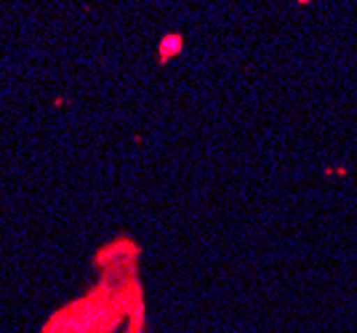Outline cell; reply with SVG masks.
<instances>
[{
	"instance_id": "obj_1",
	"label": "cell",
	"mask_w": 357,
	"mask_h": 333,
	"mask_svg": "<svg viewBox=\"0 0 357 333\" xmlns=\"http://www.w3.org/2000/svg\"><path fill=\"white\" fill-rule=\"evenodd\" d=\"M298 3H310V0H298Z\"/></svg>"
}]
</instances>
